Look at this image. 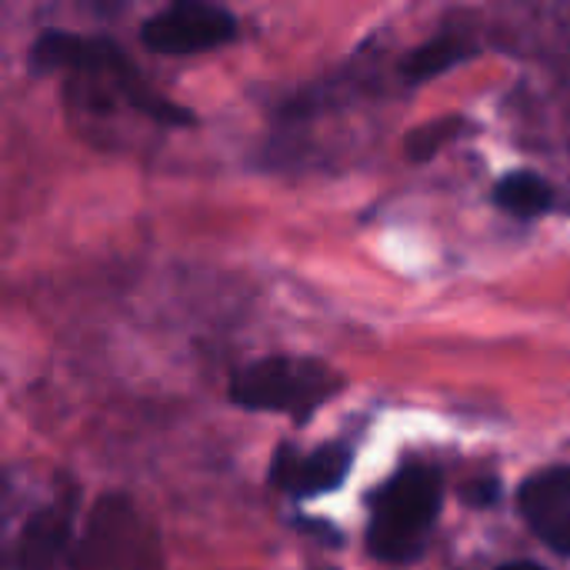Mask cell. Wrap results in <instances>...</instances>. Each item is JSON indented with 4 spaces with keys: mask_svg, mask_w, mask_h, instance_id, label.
I'll use <instances>...</instances> for the list:
<instances>
[{
    "mask_svg": "<svg viewBox=\"0 0 570 570\" xmlns=\"http://www.w3.org/2000/svg\"><path fill=\"white\" fill-rule=\"evenodd\" d=\"M341 384L344 381L321 361L277 354L240 367L230 381V401L247 411H271L307 421L341 391Z\"/></svg>",
    "mask_w": 570,
    "mask_h": 570,
    "instance_id": "obj_1",
    "label": "cell"
},
{
    "mask_svg": "<svg viewBox=\"0 0 570 570\" xmlns=\"http://www.w3.org/2000/svg\"><path fill=\"white\" fill-rule=\"evenodd\" d=\"M441 511V474L434 468H404L374 494L371 551L381 561H411Z\"/></svg>",
    "mask_w": 570,
    "mask_h": 570,
    "instance_id": "obj_2",
    "label": "cell"
},
{
    "mask_svg": "<svg viewBox=\"0 0 570 570\" xmlns=\"http://www.w3.org/2000/svg\"><path fill=\"white\" fill-rule=\"evenodd\" d=\"M73 570H167L164 548L147 518L120 494H104L83 524Z\"/></svg>",
    "mask_w": 570,
    "mask_h": 570,
    "instance_id": "obj_3",
    "label": "cell"
},
{
    "mask_svg": "<svg viewBox=\"0 0 570 570\" xmlns=\"http://www.w3.org/2000/svg\"><path fill=\"white\" fill-rule=\"evenodd\" d=\"M33 60L43 67H70V70H83V73H107L124 94L127 100L144 110L147 117L160 120V124H194V114L184 110L180 104L147 90L140 83V73L127 63L124 50L114 40L104 37H80V33H63V30H50L33 43Z\"/></svg>",
    "mask_w": 570,
    "mask_h": 570,
    "instance_id": "obj_4",
    "label": "cell"
},
{
    "mask_svg": "<svg viewBox=\"0 0 570 570\" xmlns=\"http://www.w3.org/2000/svg\"><path fill=\"white\" fill-rule=\"evenodd\" d=\"M234 37H237L234 13L224 7H214V3H200V0L170 3L164 10H157L154 17H147L140 27V40L150 50L167 53V57L214 50V47L230 43Z\"/></svg>",
    "mask_w": 570,
    "mask_h": 570,
    "instance_id": "obj_5",
    "label": "cell"
},
{
    "mask_svg": "<svg viewBox=\"0 0 570 570\" xmlns=\"http://www.w3.org/2000/svg\"><path fill=\"white\" fill-rule=\"evenodd\" d=\"M518 504L531 531L551 551L570 558V468L528 478L518 491Z\"/></svg>",
    "mask_w": 570,
    "mask_h": 570,
    "instance_id": "obj_6",
    "label": "cell"
},
{
    "mask_svg": "<svg viewBox=\"0 0 570 570\" xmlns=\"http://www.w3.org/2000/svg\"><path fill=\"white\" fill-rule=\"evenodd\" d=\"M351 468V451L344 444H324L311 454L281 448L271 464V481L297 498H317L334 491Z\"/></svg>",
    "mask_w": 570,
    "mask_h": 570,
    "instance_id": "obj_7",
    "label": "cell"
},
{
    "mask_svg": "<svg viewBox=\"0 0 570 570\" xmlns=\"http://www.w3.org/2000/svg\"><path fill=\"white\" fill-rule=\"evenodd\" d=\"M70 534V508L50 504L37 511L20 534V568L23 570H50L57 554L63 551Z\"/></svg>",
    "mask_w": 570,
    "mask_h": 570,
    "instance_id": "obj_8",
    "label": "cell"
},
{
    "mask_svg": "<svg viewBox=\"0 0 570 570\" xmlns=\"http://www.w3.org/2000/svg\"><path fill=\"white\" fill-rule=\"evenodd\" d=\"M494 204L514 217H538L554 204V190L544 177L534 170H514L498 180L494 187Z\"/></svg>",
    "mask_w": 570,
    "mask_h": 570,
    "instance_id": "obj_9",
    "label": "cell"
},
{
    "mask_svg": "<svg viewBox=\"0 0 570 570\" xmlns=\"http://www.w3.org/2000/svg\"><path fill=\"white\" fill-rule=\"evenodd\" d=\"M468 53V47L454 37H438V40H428L421 43L407 60H404V77L411 83H421V80H431L444 70H451L461 57Z\"/></svg>",
    "mask_w": 570,
    "mask_h": 570,
    "instance_id": "obj_10",
    "label": "cell"
},
{
    "mask_svg": "<svg viewBox=\"0 0 570 570\" xmlns=\"http://www.w3.org/2000/svg\"><path fill=\"white\" fill-rule=\"evenodd\" d=\"M461 130H464V117H438V120H431V124H421V127H414L411 134H407V140H404V154L411 157V160H431L441 147H448L451 140H458L461 137Z\"/></svg>",
    "mask_w": 570,
    "mask_h": 570,
    "instance_id": "obj_11",
    "label": "cell"
},
{
    "mask_svg": "<svg viewBox=\"0 0 570 570\" xmlns=\"http://www.w3.org/2000/svg\"><path fill=\"white\" fill-rule=\"evenodd\" d=\"M498 498H501V484H498L494 478L471 481V488H464V501H468L471 508H491Z\"/></svg>",
    "mask_w": 570,
    "mask_h": 570,
    "instance_id": "obj_12",
    "label": "cell"
},
{
    "mask_svg": "<svg viewBox=\"0 0 570 570\" xmlns=\"http://www.w3.org/2000/svg\"><path fill=\"white\" fill-rule=\"evenodd\" d=\"M501 570H544V568H538V564H528V561H514V564H508V568H501Z\"/></svg>",
    "mask_w": 570,
    "mask_h": 570,
    "instance_id": "obj_13",
    "label": "cell"
}]
</instances>
